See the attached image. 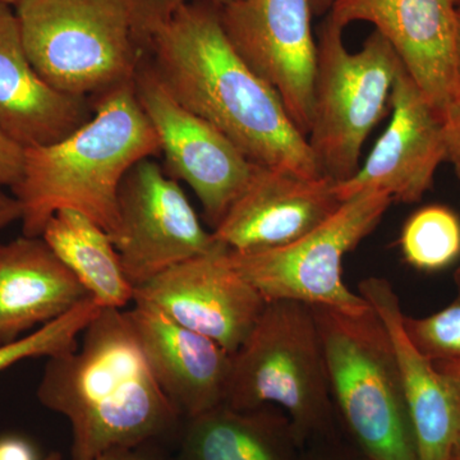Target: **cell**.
I'll use <instances>...</instances> for the list:
<instances>
[{"instance_id": "6da1fadb", "label": "cell", "mask_w": 460, "mask_h": 460, "mask_svg": "<svg viewBox=\"0 0 460 460\" xmlns=\"http://www.w3.org/2000/svg\"><path fill=\"white\" fill-rule=\"evenodd\" d=\"M145 53L174 99L222 132L251 163L304 177L323 175L277 91L230 44L219 5L187 3Z\"/></svg>"}, {"instance_id": "7a4b0ae2", "label": "cell", "mask_w": 460, "mask_h": 460, "mask_svg": "<svg viewBox=\"0 0 460 460\" xmlns=\"http://www.w3.org/2000/svg\"><path fill=\"white\" fill-rule=\"evenodd\" d=\"M39 402L69 422L72 458L153 443L181 420L157 385L126 311L102 308L74 352L48 358Z\"/></svg>"}, {"instance_id": "3957f363", "label": "cell", "mask_w": 460, "mask_h": 460, "mask_svg": "<svg viewBox=\"0 0 460 460\" xmlns=\"http://www.w3.org/2000/svg\"><path fill=\"white\" fill-rule=\"evenodd\" d=\"M160 153L135 84L99 96L93 117L54 144L25 148L22 174L12 190L22 208L23 235L41 237L50 217L74 210L111 238L118 229V193L136 163Z\"/></svg>"}, {"instance_id": "277c9868", "label": "cell", "mask_w": 460, "mask_h": 460, "mask_svg": "<svg viewBox=\"0 0 460 460\" xmlns=\"http://www.w3.org/2000/svg\"><path fill=\"white\" fill-rule=\"evenodd\" d=\"M226 404L279 408L302 449L338 436L328 367L311 305L266 302L247 341L232 354Z\"/></svg>"}, {"instance_id": "5b68a950", "label": "cell", "mask_w": 460, "mask_h": 460, "mask_svg": "<svg viewBox=\"0 0 460 460\" xmlns=\"http://www.w3.org/2000/svg\"><path fill=\"white\" fill-rule=\"evenodd\" d=\"M338 422L365 460H419L392 341L372 308L313 307Z\"/></svg>"}, {"instance_id": "8992f818", "label": "cell", "mask_w": 460, "mask_h": 460, "mask_svg": "<svg viewBox=\"0 0 460 460\" xmlns=\"http://www.w3.org/2000/svg\"><path fill=\"white\" fill-rule=\"evenodd\" d=\"M325 17L317 39L307 142L323 175L341 183L358 171L363 145L392 109L402 62L377 31L352 53L345 48L344 30Z\"/></svg>"}, {"instance_id": "52a82bcc", "label": "cell", "mask_w": 460, "mask_h": 460, "mask_svg": "<svg viewBox=\"0 0 460 460\" xmlns=\"http://www.w3.org/2000/svg\"><path fill=\"white\" fill-rule=\"evenodd\" d=\"M14 12L30 62L54 89L87 98L135 80L145 51L123 0H21Z\"/></svg>"}, {"instance_id": "ba28073f", "label": "cell", "mask_w": 460, "mask_h": 460, "mask_svg": "<svg viewBox=\"0 0 460 460\" xmlns=\"http://www.w3.org/2000/svg\"><path fill=\"white\" fill-rule=\"evenodd\" d=\"M393 199L363 192L295 243L261 252L229 251V261L269 301H293L345 314L370 308L343 280V259L377 228Z\"/></svg>"}, {"instance_id": "9c48e42d", "label": "cell", "mask_w": 460, "mask_h": 460, "mask_svg": "<svg viewBox=\"0 0 460 460\" xmlns=\"http://www.w3.org/2000/svg\"><path fill=\"white\" fill-rule=\"evenodd\" d=\"M111 241L135 289L177 263L223 247L199 222L177 180L153 157L124 175Z\"/></svg>"}, {"instance_id": "30bf717a", "label": "cell", "mask_w": 460, "mask_h": 460, "mask_svg": "<svg viewBox=\"0 0 460 460\" xmlns=\"http://www.w3.org/2000/svg\"><path fill=\"white\" fill-rule=\"evenodd\" d=\"M133 84L159 138L169 175L189 184L201 202L206 222L217 228L246 189L255 164L222 132L180 104L144 57Z\"/></svg>"}, {"instance_id": "8fae6325", "label": "cell", "mask_w": 460, "mask_h": 460, "mask_svg": "<svg viewBox=\"0 0 460 460\" xmlns=\"http://www.w3.org/2000/svg\"><path fill=\"white\" fill-rule=\"evenodd\" d=\"M310 0H237L220 7L224 32L239 57L280 96L307 138L317 41Z\"/></svg>"}, {"instance_id": "7c38bea8", "label": "cell", "mask_w": 460, "mask_h": 460, "mask_svg": "<svg viewBox=\"0 0 460 460\" xmlns=\"http://www.w3.org/2000/svg\"><path fill=\"white\" fill-rule=\"evenodd\" d=\"M229 251L223 246L177 263L136 288L133 301L153 305L234 354L255 328L266 301L233 268Z\"/></svg>"}, {"instance_id": "4fadbf2b", "label": "cell", "mask_w": 460, "mask_h": 460, "mask_svg": "<svg viewBox=\"0 0 460 460\" xmlns=\"http://www.w3.org/2000/svg\"><path fill=\"white\" fill-rule=\"evenodd\" d=\"M339 27L375 26L443 119L460 99L456 80V0H334L326 14Z\"/></svg>"}, {"instance_id": "5bb4252c", "label": "cell", "mask_w": 460, "mask_h": 460, "mask_svg": "<svg viewBox=\"0 0 460 460\" xmlns=\"http://www.w3.org/2000/svg\"><path fill=\"white\" fill-rule=\"evenodd\" d=\"M392 119L365 164L335 183L341 202L363 192L385 193L393 202L416 204L447 160L444 126L402 65L392 93Z\"/></svg>"}, {"instance_id": "9a60e30c", "label": "cell", "mask_w": 460, "mask_h": 460, "mask_svg": "<svg viewBox=\"0 0 460 460\" xmlns=\"http://www.w3.org/2000/svg\"><path fill=\"white\" fill-rule=\"evenodd\" d=\"M341 204L335 181L325 175L304 177L255 164L246 189L213 234L233 252L275 250L319 228Z\"/></svg>"}, {"instance_id": "2e32d148", "label": "cell", "mask_w": 460, "mask_h": 460, "mask_svg": "<svg viewBox=\"0 0 460 460\" xmlns=\"http://www.w3.org/2000/svg\"><path fill=\"white\" fill-rule=\"evenodd\" d=\"M358 293L392 341L419 460H449L460 435V380L438 370L408 337L401 299L389 280L367 278Z\"/></svg>"}, {"instance_id": "e0dca14e", "label": "cell", "mask_w": 460, "mask_h": 460, "mask_svg": "<svg viewBox=\"0 0 460 460\" xmlns=\"http://www.w3.org/2000/svg\"><path fill=\"white\" fill-rule=\"evenodd\" d=\"M126 314L157 385L181 419L226 401L232 354L146 302L133 301Z\"/></svg>"}, {"instance_id": "ac0fdd59", "label": "cell", "mask_w": 460, "mask_h": 460, "mask_svg": "<svg viewBox=\"0 0 460 460\" xmlns=\"http://www.w3.org/2000/svg\"><path fill=\"white\" fill-rule=\"evenodd\" d=\"M87 98L54 89L33 68L16 12L0 4V129L23 148L62 140L93 117Z\"/></svg>"}, {"instance_id": "d6986e66", "label": "cell", "mask_w": 460, "mask_h": 460, "mask_svg": "<svg viewBox=\"0 0 460 460\" xmlns=\"http://www.w3.org/2000/svg\"><path fill=\"white\" fill-rule=\"evenodd\" d=\"M89 292L41 237L0 244V344L57 320Z\"/></svg>"}, {"instance_id": "ffe728a7", "label": "cell", "mask_w": 460, "mask_h": 460, "mask_svg": "<svg viewBox=\"0 0 460 460\" xmlns=\"http://www.w3.org/2000/svg\"><path fill=\"white\" fill-rule=\"evenodd\" d=\"M177 460H299L302 447L279 408L222 402L186 420Z\"/></svg>"}, {"instance_id": "44dd1931", "label": "cell", "mask_w": 460, "mask_h": 460, "mask_svg": "<svg viewBox=\"0 0 460 460\" xmlns=\"http://www.w3.org/2000/svg\"><path fill=\"white\" fill-rule=\"evenodd\" d=\"M41 238L102 308L124 310L135 288L127 279L111 235L89 217L60 210L50 217Z\"/></svg>"}, {"instance_id": "7402d4cb", "label": "cell", "mask_w": 460, "mask_h": 460, "mask_svg": "<svg viewBox=\"0 0 460 460\" xmlns=\"http://www.w3.org/2000/svg\"><path fill=\"white\" fill-rule=\"evenodd\" d=\"M399 246L404 261L423 272L444 270L460 259V217L444 205L420 208L402 226Z\"/></svg>"}, {"instance_id": "603a6c76", "label": "cell", "mask_w": 460, "mask_h": 460, "mask_svg": "<svg viewBox=\"0 0 460 460\" xmlns=\"http://www.w3.org/2000/svg\"><path fill=\"white\" fill-rule=\"evenodd\" d=\"M100 310L102 307L90 296L75 305L74 310L32 330L26 337L0 344V371L7 370L25 359L39 357L51 358L74 352L78 347V337L83 335Z\"/></svg>"}, {"instance_id": "cb8c5ba5", "label": "cell", "mask_w": 460, "mask_h": 460, "mask_svg": "<svg viewBox=\"0 0 460 460\" xmlns=\"http://www.w3.org/2000/svg\"><path fill=\"white\" fill-rule=\"evenodd\" d=\"M456 298L423 317L404 314V329L420 352L434 363H460V266L454 272Z\"/></svg>"}, {"instance_id": "d4e9b609", "label": "cell", "mask_w": 460, "mask_h": 460, "mask_svg": "<svg viewBox=\"0 0 460 460\" xmlns=\"http://www.w3.org/2000/svg\"><path fill=\"white\" fill-rule=\"evenodd\" d=\"M131 22L132 35L141 50L146 51L157 32L169 22L178 9L195 0H123ZM224 7L237 0H206Z\"/></svg>"}, {"instance_id": "484cf974", "label": "cell", "mask_w": 460, "mask_h": 460, "mask_svg": "<svg viewBox=\"0 0 460 460\" xmlns=\"http://www.w3.org/2000/svg\"><path fill=\"white\" fill-rule=\"evenodd\" d=\"M25 148L0 129V186L13 189L22 174Z\"/></svg>"}, {"instance_id": "4316f807", "label": "cell", "mask_w": 460, "mask_h": 460, "mask_svg": "<svg viewBox=\"0 0 460 460\" xmlns=\"http://www.w3.org/2000/svg\"><path fill=\"white\" fill-rule=\"evenodd\" d=\"M299 460H365L356 447H344L337 438L317 441L302 449Z\"/></svg>"}, {"instance_id": "83f0119b", "label": "cell", "mask_w": 460, "mask_h": 460, "mask_svg": "<svg viewBox=\"0 0 460 460\" xmlns=\"http://www.w3.org/2000/svg\"><path fill=\"white\" fill-rule=\"evenodd\" d=\"M443 126L447 160L460 180V99L444 114Z\"/></svg>"}, {"instance_id": "f1b7e54d", "label": "cell", "mask_w": 460, "mask_h": 460, "mask_svg": "<svg viewBox=\"0 0 460 460\" xmlns=\"http://www.w3.org/2000/svg\"><path fill=\"white\" fill-rule=\"evenodd\" d=\"M0 460H40L35 447L18 435L0 438Z\"/></svg>"}, {"instance_id": "f546056e", "label": "cell", "mask_w": 460, "mask_h": 460, "mask_svg": "<svg viewBox=\"0 0 460 460\" xmlns=\"http://www.w3.org/2000/svg\"><path fill=\"white\" fill-rule=\"evenodd\" d=\"M148 444L150 443L115 447L95 460H164L162 456L154 452Z\"/></svg>"}, {"instance_id": "4dcf8cb0", "label": "cell", "mask_w": 460, "mask_h": 460, "mask_svg": "<svg viewBox=\"0 0 460 460\" xmlns=\"http://www.w3.org/2000/svg\"><path fill=\"white\" fill-rule=\"evenodd\" d=\"M22 208L13 193L9 195L4 187L0 186V230L7 228L12 223L21 220Z\"/></svg>"}, {"instance_id": "1f68e13d", "label": "cell", "mask_w": 460, "mask_h": 460, "mask_svg": "<svg viewBox=\"0 0 460 460\" xmlns=\"http://www.w3.org/2000/svg\"><path fill=\"white\" fill-rule=\"evenodd\" d=\"M314 16L323 17L329 13L334 0H310Z\"/></svg>"}, {"instance_id": "d6a6232c", "label": "cell", "mask_w": 460, "mask_h": 460, "mask_svg": "<svg viewBox=\"0 0 460 460\" xmlns=\"http://www.w3.org/2000/svg\"><path fill=\"white\" fill-rule=\"evenodd\" d=\"M438 370L460 380V363H435Z\"/></svg>"}, {"instance_id": "836d02e7", "label": "cell", "mask_w": 460, "mask_h": 460, "mask_svg": "<svg viewBox=\"0 0 460 460\" xmlns=\"http://www.w3.org/2000/svg\"><path fill=\"white\" fill-rule=\"evenodd\" d=\"M456 69L460 89V5H458V27H456Z\"/></svg>"}, {"instance_id": "e575fe53", "label": "cell", "mask_w": 460, "mask_h": 460, "mask_svg": "<svg viewBox=\"0 0 460 460\" xmlns=\"http://www.w3.org/2000/svg\"><path fill=\"white\" fill-rule=\"evenodd\" d=\"M449 460H460V435L456 445H454L453 452L450 454Z\"/></svg>"}, {"instance_id": "d590c367", "label": "cell", "mask_w": 460, "mask_h": 460, "mask_svg": "<svg viewBox=\"0 0 460 460\" xmlns=\"http://www.w3.org/2000/svg\"><path fill=\"white\" fill-rule=\"evenodd\" d=\"M21 0H0V4L9 5V7H16Z\"/></svg>"}, {"instance_id": "8d00e7d4", "label": "cell", "mask_w": 460, "mask_h": 460, "mask_svg": "<svg viewBox=\"0 0 460 460\" xmlns=\"http://www.w3.org/2000/svg\"><path fill=\"white\" fill-rule=\"evenodd\" d=\"M42 460H62V456L59 453H51L50 456Z\"/></svg>"}, {"instance_id": "74e56055", "label": "cell", "mask_w": 460, "mask_h": 460, "mask_svg": "<svg viewBox=\"0 0 460 460\" xmlns=\"http://www.w3.org/2000/svg\"><path fill=\"white\" fill-rule=\"evenodd\" d=\"M456 4L460 5V0H456Z\"/></svg>"}]
</instances>
